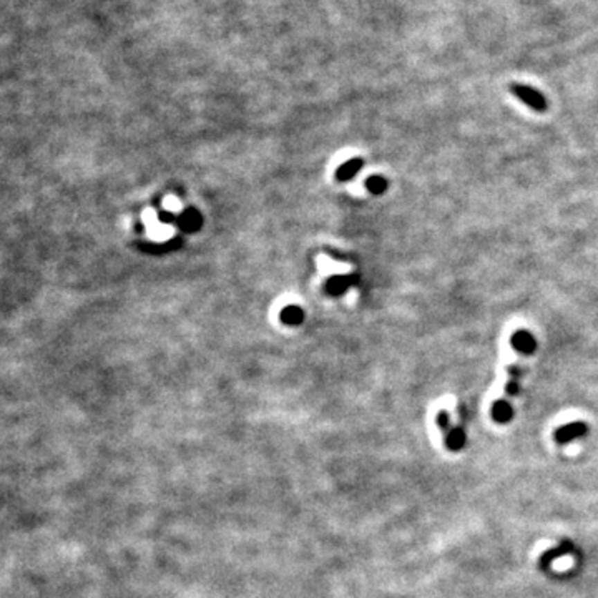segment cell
<instances>
[{
    "label": "cell",
    "mask_w": 598,
    "mask_h": 598,
    "mask_svg": "<svg viewBox=\"0 0 598 598\" xmlns=\"http://www.w3.org/2000/svg\"><path fill=\"white\" fill-rule=\"evenodd\" d=\"M510 91H512V93L518 100H522V102L525 103L527 107H530L532 110H535V111H545L547 108H548L547 98L543 97V95L540 93L538 90L532 89V87L518 85V83H514V85H510Z\"/></svg>",
    "instance_id": "6da1fadb"
},
{
    "label": "cell",
    "mask_w": 598,
    "mask_h": 598,
    "mask_svg": "<svg viewBox=\"0 0 598 598\" xmlns=\"http://www.w3.org/2000/svg\"><path fill=\"white\" fill-rule=\"evenodd\" d=\"M510 344H512V347L515 351L520 352V354L529 356L537 351V339H535V336L527 329L515 331L512 338H510Z\"/></svg>",
    "instance_id": "7a4b0ae2"
},
{
    "label": "cell",
    "mask_w": 598,
    "mask_h": 598,
    "mask_svg": "<svg viewBox=\"0 0 598 598\" xmlns=\"http://www.w3.org/2000/svg\"><path fill=\"white\" fill-rule=\"evenodd\" d=\"M587 424L583 422H572L567 424V426L560 427V429L555 431V439L556 442L565 444L568 442V440H573L577 437H580V435L587 434Z\"/></svg>",
    "instance_id": "3957f363"
},
{
    "label": "cell",
    "mask_w": 598,
    "mask_h": 598,
    "mask_svg": "<svg viewBox=\"0 0 598 598\" xmlns=\"http://www.w3.org/2000/svg\"><path fill=\"white\" fill-rule=\"evenodd\" d=\"M176 223L183 231L194 233L201 228L203 219H201V215H199L194 208H188V210H185L180 216H178Z\"/></svg>",
    "instance_id": "277c9868"
},
{
    "label": "cell",
    "mask_w": 598,
    "mask_h": 598,
    "mask_svg": "<svg viewBox=\"0 0 598 598\" xmlns=\"http://www.w3.org/2000/svg\"><path fill=\"white\" fill-rule=\"evenodd\" d=\"M354 284V276H346V274H338V276H331L326 281V291L334 296L344 294L346 291Z\"/></svg>",
    "instance_id": "5b68a950"
},
{
    "label": "cell",
    "mask_w": 598,
    "mask_h": 598,
    "mask_svg": "<svg viewBox=\"0 0 598 598\" xmlns=\"http://www.w3.org/2000/svg\"><path fill=\"white\" fill-rule=\"evenodd\" d=\"M363 165H364L363 158H351V160L346 161V163L339 166L338 172H336V178H338L339 181L352 180V178L359 173V170L363 168Z\"/></svg>",
    "instance_id": "8992f818"
},
{
    "label": "cell",
    "mask_w": 598,
    "mask_h": 598,
    "mask_svg": "<svg viewBox=\"0 0 598 598\" xmlns=\"http://www.w3.org/2000/svg\"><path fill=\"white\" fill-rule=\"evenodd\" d=\"M280 319L281 323L288 324V326H299V324H302V321H305V311L296 305H289L282 307Z\"/></svg>",
    "instance_id": "52a82bcc"
},
{
    "label": "cell",
    "mask_w": 598,
    "mask_h": 598,
    "mask_svg": "<svg viewBox=\"0 0 598 598\" xmlns=\"http://www.w3.org/2000/svg\"><path fill=\"white\" fill-rule=\"evenodd\" d=\"M512 415H514V409L509 402L507 401L493 402L492 417L496 419L497 422H509L510 419H512Z\"/></svg>",
    "instance_id": "ba28073f"
},
{
    "label": "cell",
    "mask_w": 598,
    "mask_h": 598,
    "mask_svg": "<svg viewBox=\"0 0 598 598\" xmlns=\"http://www.w3.org/2000/svg\"><path fill=\"white\" fill-rule=\"evenodd\" d=\"M365 188L372 194H382L388 190V180L381 176V174H374V176H369L365 180Z\"/></svg>",
    "instance_id": "9c48e42d"
},
{
    "label": "cell",
    "mask_w": 598,
    "mask_h": 598,
    "mask_svg": "<svg viewBox=\"0 0 598 598\" xmlns=\"http://www.w3.org/2000/svg\"><path fill=\"white\" fill-rule=\"evenodd\" d=\"M447 446L448 448H460L465 444V434L462 432V429H452L447 432Z\"/></svg>",
    "instance_id": "30bf717a"
},
{
    "label": "cell",
    "mask_w": 598,
    "mask_h": 598,
    "mask_svg": "<svg viewBox=\"0 0 598 598\" xmlns=\"http://www.w3.org/2000/svg\"><path fill=\"white\" fill-rule=\"evenodd\" d=\"M158 218H160V221L163 223H174L178 216H174L172 211H161V213H158Z\"/></svg>",
    "instance_id": "8fae6325"
},
{
    "label": "cell",
    "mask_w": 598,
    "mask_h": 598,
    "mask_svg": "<svg viewBox=\"0 0 598 598\" xmlns=\"http://www.w3.org/2000/svg\"><path fill=\"white\" fill-rule=\"evenodd\" d=\"M437 424L440 426V429H444V431L448 429V414L446 413V410L439 413V415H437Z\"/></svg>",
    "instance_id": "7c38bea8"
},
{
    "label": "cell",
    "mask_w": 598,
    "mask_h": 598,
    "mask_svg": "<svg viewBox=\"0 0 598 598\" xmlns=\"http://www.w3.org/2000/svg\"><path fill=\"white\" fill-rule=\"evenodd\" d=\"M505 389H507V392L510 394V396H515V394L518 392V384L515 381H510L509 384L505 386Z\"/></svg>",
    "instance_id": "4fadbf2b"
}]
</instances>
